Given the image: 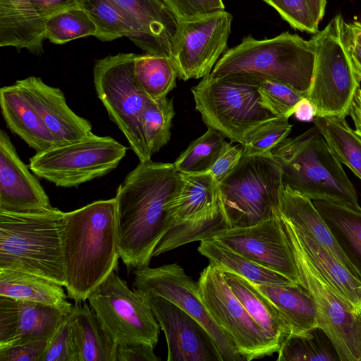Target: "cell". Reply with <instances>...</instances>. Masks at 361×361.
Returning a JSON list of instances; mask_svg holds the SVG:
<instances>
[{
	"label": "cell",
	"instance_id": "ac0fdd59",
	"mask_svg": "<svg viewBox=\"0 0 361 361\" xmlns=\"http://www.w3.org/2000/svg\"><path fill=\"white\" fill-rule=\"evenodd\" d=\"M146 294L166 337L168 361H223L215 341L196 319L169 300Z\"/></svg>",
	"mask_w": 361,
	"mask_h": 361
},
{
	"label": "cell",
	"instance_id": "f546056e",
	"mask_svg": "<svg viewBox=\"0 0 361 361\" xmlns=\"http://www.w3.org/2000/svg\"><path fill=\"white\" fill-rule=\"evenodd\" d=\"M223 273L227 283L253 319L281 347L291 331L278 310L250 281L233 273Z\"/></svg>",
	"mask_w": 361,
	"mask_h": 361
},
{
	"label": "cell",
	"instance_id": "e575fe53",
	"mask_svg": "<svg viewBox=\"0 0 361 361\" xmlns=\"http://www.w3.org/2000/svg\"><path fill=\"white\" fill-rule=\"evenodd\" d=\"M134 75L142 92L152 100L167 97L176 87L178 77L171 58L148 53L136 54Z\"/></svg>",
	"mask_w": 361,
	"mask_h": 361
},
{
	"label": "cell",
	"instance_id": "b9f144b4",
	"mask_svg": "<svg viewBox=\"0 0 361 361\" xmlns=\"http://www.w3.org/2000/svg\"><path fill=\"white\" fill-rule=\"evenodd\" d=\"M274 8L293 28L315 34L319 24L315 20L307 0H264Z\"/></svg>",
	"mask_w": 361,
	"mask_h": 361
},
{
	"label": "cell",
	"instance_id": "8fae6325",
	"mask_svg": "<svg viewBox=\"0 0 361 361\" xmlns=\"http://www.w3.org/2000/svg\"><path fill=\"white\" fill-rule=\"evenodd\" d=\"M89 305L103 328L118 345L141 343L155 348L160 325L149 297L112 271L88 296Z\"/></svg>",
	"mask_w": 361,
	"mask_h": 361
},
{
	"label": "cell",
	"instance_id": "8d00e7d4",
	"mask_svg": "<svg viewBox=\"0 0 361 361\" xmlns=\"http://www.w3.org/2000/svg\"><path fill=\"white\" fill-rule=\"evenodd\" d=\"M224 137L218 131L208 128L181 152L173 163L175 169L183 173L208 172L226 142Z\"/></svg>",
	"mask_w": 361,
	"mask_h": 361
},
{
	"label": "cell",
	"instance_id": "4dcf8cb0",
	"mask_svg": "<svg viewBox=\"0 0 361 361\" xmlns=\"http://www.w3.org/2000/svg\"><path fill=\"white\" fill-rule=\"evenodd\" d=\"M197 250L222 272H231L255 283H295L282 274L233 250L213 238L200 241Z\"/></svg>",
	"mask_w": 361,
	"mask_h": 361
},
{
	"label": "cell",
	"instance_id": "ba28073f",
	"mask_svg": "<svg viewBox=\"0 0 361 361\" xmlns=\"http://www.w3.org/2000/svg\"><path fill=\"white\" fill-rule=\"evenodd\" d=\"M343 16L336 15L325 27L312 36L315 59L306 98L316 116L346 117L360 88L357 74L343 39Z\"/></svg>",
	"mask_w": 361,
	"mask_h": 361
},
{
	"label": "cell",
	"instance_id": "d4e9b609",
	"mask_svg": "<svg viewBox=\"0 0 361 361\" xmlns=\"http://www.w3.org/2000/svg\"><path fill=\"white\" fill-rule=\"evenodd\" d=\"M277 209L280 214L330 251L357 278L361 276L342 251L313 201L282 185Z\"/></svg>",
	"mask_w": 361,
	"mask_h": 361
},
{
	"label": "cell",
	"instance_id": "c3c4849f",
	"mask_svg": "<svg viewBox=\"0 0 361 361\" xmlns=\"http://www.w3.org/2000/svg\"><path fill=\"white\" fill-rule=\"evenodd\" d=\"M39 15L45 20L66 8L78 6L76 0H30Z\"/></svg>",
	"mask_w": 361,
	"mask_h": 361
},
{
	"label": "cell",
	"instance_id": "d590c367",
	"mask_svg": "<svg viewBox=\"0 0 361 361\" xmlns=\"http://www.w3.org/2000/svg\"><path fill=\"white\" fill-rule=\"evenodd\" d=\"M98 36V27L90 16L79 6L61 11L45 20V39L62 44L78 38Z\"/></svg>",
	"mask_w": 361,
	"mask_h": 361
},
{
	"label": "cell",
	"instance_id": "74e56055",
	"mask_svg": "<svg viewBox=\"0 0 361 361\" xmlns=\"http://www.w3.org/2000/svg\"><path fill=\"white\" fill-rule=\"evenodd\" d=\"M175 115L173 99H148L142 116V128L152 155L158 152L171 138L172 120Z\"/></svg>",
	"mask_w": 361,
	"mask_h": 361
},
{
	"label": "cell",
	"instance_id": "f1b7e54d",
	"mask_svg": "<svg viewBox=\"0 0 361 361\" xmlns=\"http://www.w3.org/2000/svg\"><path fill=\"white\" fill-rule=\"evenodd\" d=\"M313 203L361 276V207L323 200Z\"/></svg>",
	"mask_w": 361,
	"mask_h": 361
},
{
	"label": "cell",
	"instance_id": "44dd1931",
	"mask_svg": "<svg viewBox=\"0 0 361 361\" xmlns=\"http://www.w3.org/2000/svg\"><path fill=\"white\" fill-rule=\"evenodd\" d=\"M59 145L75 142L93 135L90 122L77 115L66 103L63 92L30 76L16 81Z\"/></svg>",
	"mask_w": 361,
	"mask_h": 361
},
{
	"label": "cell",
	"instance_id": "484cf974",
	"mask_svg": "<svg viewBox=\"0 0 361 361\" xmlns=\"http://www.w3.org/2000/svg\"><path fill=\"white\" fill-rule=\"evenodd\" d=\"M73 305L70 312L75 361H116L118 344L107 334L90 306Z\"/></svg>",
	"mask_w": 361,
	"mask_h": 361
},
{
	"label": "cell",
	"instance_id": "52a82bcc",
	"mask_svg": "<svg viewBox=\"0 0 361 361\" xmlns=\"http://www.w3.org/2000/svg\"><path fill=\"white\" fill-rule=\"evenodd\" d=\"M258 82L250 75L205 76L191 87L195 109L208 128L243 145L251 130L277 117L262 106Z\"/></svg>",
	"mask_w": 361,
	"mask_h": 361
},
{
	"label": "cell",
	"instance_id": "4316f807",
	"mask_svg": "<svg viewBox=\"0 0 361 361\" xmlns=\"http://www.w3.org/2000/svg\"><path fill=\"white\" fill-rule=\"evenodd\" d=\"M251 283L283 317L290 329V334L307 336L317 329L314 301L300 284Z\"/></svg>",
	"mask_w": 361,
	"mask_h": 361
},
{
	"label": "cell",
	"instance_id": "836d02e7",
	"mask_svg": "<svg viewBox=\"0 0 361 361\" xmlns=\"http://www.w3.org/2000/svg\"><path fill=\"white\" fill-rule=\"evenodd\" d=\"M98 27L97 39L111 41L126 37L146 51V44L138 27L124 13L108 0H76Z\"/></svg>",
	"mask_w": 361,
	"mask_h": 361
},
{
	"label": "cell",
	"instance_id": "8992f818",
	"mask_svg": "<svg viewBox=\"0 0 361 361\" xmlns=\"http://www.w3.org/2000/svg\"><path fill=\"white\" fill-rule=\"evenodd\" d=\"M279 215L300 285L314 301L317 329L327 337L339 360L361 361V312L311 262L290 222Z\"/></svg>",
	"mask_w": 361,
	"mask_h": 361
},
{
	"label": "cell",
	"instance_id": "ffe728a7",
	"mask_svg": "<svg viewBox=\"0 0 361 361\" xmlns=\"http://www.w3.org/2000/svg\"><path fill=\"white\" fill-rule=\"evenodd\" d=\"M68 314L42 303L0 296V349L50 339Z\"/></svg>",
	"mask_w": 361,
	"mask_h": 361
},
{
	"label": "cell",
	"instance_id": "5bb4252c",
	"mask_svg": "<svg viewBox=\"0 0 361 361\" xmlns=\"http://www.w3.org/2000/svg\"><path fill=\"white\" fill-rule=\"evenodd\" d=\"M180 185L168 203L169 228L192 241L230 228L219 183L209 172L180 173ZM167 230V231H168Z\"/></svg>",
	"mask_w": 361,
	"mask_h": 361
},
{
	"label": "cell",
	"instance_id": "bcb514c9",
	"mask_svg": "<svg viewBox=\"0 0 361 361\" xmlns=\"http://www.w3.org/2000/svg\"><path fill=\"white\" fill-rule=\"evenodd\" d=\"M49 340H35L0 349V361H39Z\"/></svg>",
	"mask_w": 361,
	"mask_h": 361
},
{
	"label": "cell",
	"instance_id": "db71d44e",
	"mask_svg": "<svg viewBox=\"0 0 361 361\" xmlns=\"http://www.w3.org/2000/svg\"><path fill=\"white\" fill-rule=\"evenodd\" d=\"M264 1V0H263Z\"/></svg>",
	"mask_w": 361,
	"mask_h": 361
},
{
	"label": "cell",
	"instance_id": "9c48e42d",
	"mask_svg": "<svg viewBox=\"0 0 361 361\" xmlns=\"http://www.w3.org/2000/svg\"><path fill=\"white\" fill-rule=\"evenodd\" d=\"M219 185L231 228L250 226L277 212L281 171L271 153L242 156Z\"/></svg>",
	"mask_w": 361,
	"mask_h": 361
},
{
	"label": "cell",
	"instance_id": "d6a6232c",
	"mask_svg": "<svg viewBox=\"0 0 361 361\" xmlns=\"http://www.w3.org/2000/svg\"><path fill=\"white\" fill-rule=\"evenodd\" d=\"M312 121L336 158L361 180V137L345 117L317 116Z\"/></svg>",
	"mask_w": 361,
	"mask_h": 361
},
{
	"label": "cell",
	"instance_id": "cb8c5ba5",
	"mask_svg": "<svg viewBox=\"0 0 361 361\" xmlns=\"http://www.w3.org/2000/svg\"><path fill=\"white\" fill-rule=\"evenodd\" d=\"M0 106L8 128L36 152L59 146L37 111L16 84L1 88Z\"/></svg>",
	"mask_w": 361,
	"mask_h": 361
},
{
	"label": "cell",
	"instance_id": "d6986e66",
	"mask_svg": "<svg viewBox=\"0 0 361 361\" xmlns=\"http://www.w3.org/2000/svg\"><path fill=\"white\" fill-rule=\"evenodd\" d=\"M53 208L37 178L20 159L9 136L0 130V211L36 212Z\"/></svg>",
	"mask_w": 361,
	"mask_h": 361
},
{
	"label": "cell",
	"instance_id": "9a60e30c",
	"mask_svg": "<svg viewBox=\"0 0 361 361\" xmlns=\"http://www.w3.org/2000/svg\"><path fill=\"white\" fill-rule=\"evenodd\" d=\"M133 288L160 295L196 319L211 335L223 361H245L230 336L213 319L200 295L197 283L176 263L134 269Z\"/></svg>",
	"mask_w": 361,
	"mask_h": 361
},
{
	"label": "cell",
	"instance_id": "30bf717a",
	"mask_svg": "<svg viewBox=\"0 0 361 361\" xmlns=\"http://www.w3.org/2000/svg\"><path fill=\"white\" fill-rule=\"evenodd\" d=\"M136 54L121 53L96 61L94 85L98 98L110 119L127 139L140 161L151 160L142 116L148 98L139 87L134 75Z\"/></svg>",
	"mask_w": 361,
	"mask_h": 361
},
{
	"label": "cell",
	"instance_id": "5b68a950",
	"mask_svg": "<svg viewBox=\"0 0 361 361\" xmlns=\"http://www.w3.org/2000/svg\"><path fill=\"white\" fill-rule=\"evenodd\" d=\"M314 59L312 38L306 40L289 32L263 39L248 35L224 52L209 75L270 78L306 93L312 77Z\"/></svg>",
	"mask_w": 361,
	"mask_h": 361
},
{
	"label": "cell",
	"instance_id": "1f68e13d",
	"mask_svg": "<svg viewBox=\"0 0 361 361\" xmlns=\"http://www.w3.org/2000/svg\"><path fill=\"white\" fill-rule=\"evenodd\" d=\"M290 224L303 250L311 262L360 312L358 307L361 299V280L357 278L330 251L305 231L295 226L291 222Z\"/></svg>",
	"mask_w": 361,
	"mask_h": 361
},
{
	"label": "cell",
	"instance_id": "f5cc1de1",
	"mask_svg": "<svg viewBox=\"0 0 361 361\" xmlns=\"http://www.w3.org/2000/svg\"><path fill=\"white\" fill-rule=\"evenodd\" d=\"M358 310L361 312V299H360V305L358 307Z\"/></svg>",
	"mask_w": 361,
	"mask_h": 361
},
{
	"label": "cell",
	"instance_id": "277c9868",
	"mask_svg": "<svg viewBox=\"0 0 361 361\" xmlns=\"http://www.w3.org/2000/svg\"><path fill=\"white\" fill-rule=\"evenodd\" d=\"M283 186L312 201L359 205L356 190L315 126L271 152Z\"/></svg>",
	"mask_w": 361,
	"mask_h": 361
},
{
	"label": "cell",
	"instance_id": "7a4b0ae2",
	"mask_svg": "<svg viewBox=\"0 0 361 361\" xmlns=\"http://www.w3.org/2000/svg\"><path fill=\"white\" fill-rule=\"evenodd\" d=\"M68 297L75 303L118 269V237L115 198L94 201L64 212L61 224Z\"/></svg>",
	"mask_w": 361,
	"mask_h": 361
},
{
	"label": "cell",
	"instance_id": "ab89813d",
	"mask_svg": "<svg viewBox=\"0 0 361 361\" xmlns=\"http://www.w3.org/2000/svg\"><path fill=\"white\" fill-rule=\"evenodd\" d=\"M293 126L286 117H276L251 130L243 143V156L270 154L280 142L286 138Z\"/></svg>",
	"mask_w": 361,
	"mask_h": 361
},
{
	"label": "cell",
	"instance_id": "7c38bea8",
	"mask_svg": "<svg viewBox=\"0 0 361 361\" xmlns=\"http://www.w3.org/2000/svg\"><path fill=\"white\" fill-rule=\"evenodd\" d=\"M127 148L109 136L94 134L81 140L36 152L30 159L33 173L58 187L73 188L116 168Z\"/></svg>",
	"mask_w": 361,
	"mask_h": 361
},
{
	"label": "cell",
	"instance_id": "83f0119b",
	"mask_svg": "<svg viewBox=\"0 0 361 361\" xmlns=\"http://www.w3.org/2000/svg\"><path fill=\"white\" fill-rule=\"evenodd\" d=\"M62 286L33 274L0 269V296L42 303L70 312L73 305Z\"/></svg>",
	"mask_w": 361,
	"mask_h": 361
},
{
	"label": "cell",
	"instance_id": "6da1fadb",
	"mask_svg": "<svg viewBox=\"0 0 361 361\" xmlns=\"http://www.w3.org/2000/svg\"><path fill=\"white\" fill-rule=\"evenodd\" d=\"M173 163L140 161L116 190L118 254L128 269L149 266L169 228L168 203L180 185Z\"/></svg>",
	"mask_w": 361,
	"mask_h": 361
},
{
	"label": "cell",
	"instance_id": "4fadbf2b",
	"mask_svg": "<svg viewBox=\"0 0 361 361\" xmlns=\"http://www.w3.org/2000/svg\"><path fill=\"white\" fill-rule=\"evenodd\" d=\"M197 286L210 315L233 340L245 360L271 356L278 352L280 347L253 319L219 269L209 263L200 273Z\"/></svg>",
	"mask_w": 361,
	"mask_h": 361
},
{
	"label": "cell",
	"instance_id": "f6af8a7d",
	"mask_svg": "<svg viewBox=\"0 0 361 361\" xmlns=\"http://www.w3.org/2000/svg\"><path fill=\"white\" fill-rule=\"evenodd\" d=\"M225 142L209 173L218 182H221L240 162L243 156V145H232Z\"/></svg>",
	"mask_w": 361,
	"mask_h": 361
},
{
	"label": "cell",
	"instance_id": "7bdbcfd3",
	"mask_svg": "<svg viewBox=\"0 0 361 361\" xmlns=\"http://www.w3.org/2000/svg\"><path fill=\"white\" fill-rule=\"evenodd\" d=\"M39 361H75L70 312L50 338Z\"/></svg>",
	"mask_w": 361,
	"mask_h": 361
},
{
	"label": "cell",
	"instance_id": "681fc988",
	"mask_svg": "<svg viewBox=\"0 0 361 361\" xmlns=\"http://www.w3.org/2000/svg\"><path fill=\"white\" fill-rule=\"evenodd\" d=\"M293 115L300 121L309 122L313 121L316 113L312 103L304 97L295 106Z\"/></svg>",
	"mask_w": 361,
	"mask_h": 361
},
{
	"label": "cell",
	"instance_id": "f907efd6",
	"mask_svg": "<svg viewBox=\"0 0 361 361\" xmlns=\"http://www.w3.org/2000/svg\"><path fill=\"white\" fill-rule=\"evenodd\" d=\"M353 122L355 133L361 137V88L355 93L348 114Z\"/></svg>",
	"mask_w": 361,
	"mask_h": 361
},
{
	"label": "cell",
	"instance_id": "f35d334b",
	"mask_svg": "<svg viewBox=\"0 0 361 361\" xmlns=\"http://www.w3.org/2000/svg\"><path fill=\"white\" fill-rule=\"evenodd\" d=\"M258 92L262 106L277 117L289 118L306 93L270 78H258Z\"/></svg>",
	"mask_w": 361,
	"mask_h": 361
},
{
	"label": "cell",
	"instance_id": "ee69618b",
	"mask_svg": "<svg viewBox=\"0 0 361 361\" xmlns=\"http://www.w3.org/2000/svg\"><path fill=\"white\" fill-rule=\"evenodd\" d=\"M178 20L225 10L223 0H161Z\"/></svg>",
	"mask_w": 361,
	"mask_h": 361
},
{
	"label": "cell",
	"instance_id": "3957f363",
	"mask_svg": "<svg viewBox=\"0 0 361 361\" xmlns=\"http://www.w3.org/2000/svg\"><path fill=\"white\" fill-rule=\"evenodd\" d=\"M57 208L36 212L0 211V269L66 283L61 224Z\"/></svg>",
	"mask_w": 361,
	"mask_h": 361
},
{
	"label": "cell",
	"instance_id": "816d5d0a",
	"mask_svg": "<svg viewBox=\"0 0 361 361\" xmlns=\"http://www.w3.org/2000/svg\"><path fill=\"white\" fill-rule=\"evenodd\" d=\"M312 13L318 24L324 16L326 0H307Z\"/></svg>",
	"mask_w": 361,
	"mask_h": 361
},
{
	"label": "cell",
	"instance_id": "603a6c76",
	"mask_svg": "<svg viewBox=\"0 0 361 361\" xmlns=\"http://www.w3.org/2000/svg\"><path fill=\"white\" fill-rule=\"evenodd\" d=\"M45 20L30 0H0V46L43 53Z\"/></svg>",
	"mask_w": 361,
	"mask_h": 361
},
{
	"label": "cell",
	"instance_id": "2e32d148",
	"mask_svg": "<svg viewBox=\"0 0 361 361\" xmlns=\"http://www.w3.org/2000/svg\"><path fill=\"white\" fill-rule=\"evenodd\" d=\"M232 15L224 11L178 20L173 61L183 80L209 75L228 49Z\"/></svg>",
	"mask_w": 361,
	"mask_h": 361
},
{
	"label": "cell",
	"instance_id": "e0dca14e",
	"mask_svg": "<svg viewBox=\"0 0 361 361\" xmlns=\"http://www.w3.org/2000/svg\"><path fill=\"white\" fill-rule=\"evenodd\" d=\"M214 238L233 250L300 284L279 211L255 225L233 227Z\"/></svg>",
	"mask_w": 361,
	"mask_h": 361
},
{
	"label": "cell",
	"instance_id": "7402d4cb",
	"mask_svg": "<svg viewBox=\"0 0 361 361\" xmlns=\"http://www.w3.org/2000/svg\"><path fill=\"white\" fill-rule=\"evenodd\" d=\"M108 1L127 15L138 27L146 44V53L173 60V43L178 20L161 0Z\"/></svg>",
	"mask_w": 361,
	"mask_h": 361
},
{
	"label": "cell",
	"instance_id": "60d3db41",
	"mask_svg": "<svg viewBox=\"0 0 361 361\" xmlns=\"http://www.w3.org/2000/svg\"><path fill=\"white\" fill-rule=\"evenodd\" d=\"M313 333V331H312ZM312 333L307 336L290 334L277 353L278 361H331L338 360Z\"/></svg>",
	"mask_w": 361,
	"mask_h": 361
},
{
	"label": "cell",
	"instance_id": "7dc6e473",
	"mask_svg": "<svg viewBox=\"0 0 361 361\" xmlns=\"http://www.w3.org/2000/svg\"><path fill=\"white\" fill-rule=\"evenodd\" d=\"M151 345L134 343L118 345L116 350V361H159Z\"/></svg>",
	"mask_w": 361,
	"mask_h": 361
}]
</instances>
